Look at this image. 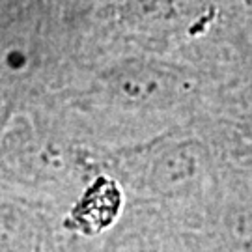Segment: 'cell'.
<instances>
[{"label":"cell","instance_id":"cell-1","mask_svg":"<svg viewBox=\"0 0 252 252\" xmlns=\"http://www.w3.org/2000/svg\"><path fill=\"white\" fill-rule=\"evenodd\" d=\"M6 118H8V107H6V103L0 99V129L4 126V122H6Z\"/></svg>","mask_w":252,"mask_h":252}]
</instances>
